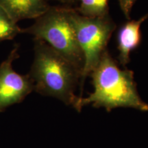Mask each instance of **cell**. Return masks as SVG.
Returning <instances> with one entry per match:
<instances>
[{
	"mask_svg": "<svg viewBox=\"0 0 148 148\" xmlns=\"http://www.w3.org/2000/svg\"><path fill=\"white\" fill-rule=\"evenodd\" d=\"M120 9L127 20L130 19V13L136 0H118Z\"/></svg>",
	"mask_w": 148,
	"mask_h": 148,
	"instance_id": "obj_10",
	"label": "cell"
},
{
	"mask_svg": "<svg viewBox=\"0 0 148 148\" xmlns=\"http://www.w3.org/2000/svg\"><path fill=\"white\" fill-rule=\"evenodd\" d=\"M75 10L81 15L90 18L103 17L109 14L108 0H78Z\"/></svg>",
	"mask_w": 148,
	"mask_h": 148,
	"instance_id": "obj_8",
	"label": "cell"
},
{
	"mask_svg": "<svg viewBox=\"0 0 148 148\" xmlns=\"http://www.w3.org/2000/svg\"><path fill=\"white\" fill-rule=\"evenodd\" d=\"M71 10L69 6H49L31 26L22 29L21 33L46 42L82 73L84 58L71 21Z\"/></svg>",
	"mask_w": 148,
	"mask_h": 148,
	"instance_id": "obj_3",
	"label": "cell"
},
{
	"mask_svg": "<svg viewBox=\"0 0 148 148\" xmlns=\"http://www.w3.org/2000/svg\"><path fill=\"white\" fill-rule=\"evenodd\" d=\"M50 6L46 0H0V7L13 21L36 19Z\"/></svg>",
	"mask_w": 148,
	"mask_h": 148,
	"instance_id": "obj_7",
	"label": "cell"
},
{
	"mask_svg": "<svg viewBox=\"0 0 148 148\" xmlns=\"http://www.w3.org/2000/svg\"><path fill=\"white\" fill-rule=\"evenodd\" d=\"M19 45L15 44L6 59L0 64V112L24 100L34 90V84L28 74L14 71L12 63L19 57Z\"/></svg>",
	"mask_w": 148,
	"mask_h": 148,
	"instance_id": "obj_5",
	"label": "cell"
},
{
	"mask_svg": "<svg viewBox=\"0 0 148 148\" xmlns=\"http://www.w3.org/2000/svg\"><path fill=\"white\" fill-rule=\"evenodd\" d=\"M28 75L34 91L57 98L73 107L78 96L75 90L82 73L46 42L34 39V60Z\"/></svg>",
	"mask_w": 148,
	"mask_h": 148,
	"instance_id": "obj_2",
	"label": "cell"
},
{
	"mask_svg": "<svg viewBox=\"0 0 148 148\" xmlns=\"http://www.w3.org/2000/svg\"><path fill=\"white\" fill-rule=\"evenodd\" d=\"M47 1V0H46ZM56 1H60V2L64 3V4L66 5V6H69L70 5L74 4L78 1V0H56Z\"/></svg>",
	"mask_w": 148,
	"mask_h": 148,
	"instance_id": "obj_11",
	"label": "cell"
},
{
	"mask_svg": "<svg viewBox=\"0 0 148 148\" xmlns=\"http://www.w3.org/2000/svg\"><path fill=\"white\" fill-rule=\"evenodd\" d=\"M21 30L17 23L0 7V42L12 40L18 34H21Z\"/></svg>",
	"mask_w": 148,
	"mask_h": 148,
	"instance_id": "obj_9",
	"label": "cell"
},
{
	"mask_svg": "<svg viewBox=\"0 0 148 148\" xmlns=\"http://www.w3.org/2000/svg\"><path fill=\"white\" fill-rule=\"evenodd\" d=\"M148 18V13L137 20H127L118 29L116 43L119 51L118 61L120 65L125 66L130 61V54L141 44L142 23Z\"/></svg>",
	"mask_w": 148,
	"mask_h": 148,
	"instance_id": "obj_6",
	"label": "cell"
},
{
	"mask_svg": "<svg viewBox=\"0 0 148 148\" xmlns=\"http://www.w3.org/2000/svg\"><path fill=\"white\" fill-rule=\"evenodd\" d=\"M71 21L84 58L80 95L78 96L82 97L85 79L90 75L107 49V45L116 25L110 15L97 18L86 17L72 8Z\"/></svg>",
	"mask_w": 148,
	"mask_h": 148,
	"instance_id": "obj_4",
	"label": "cell"
},
{
	"mask_svg": "<svg viewBox=\"0 0 148 148\" xmlns=\"http://www.w3.org/2000/svg\"><path fill=\"white\" fill-rule=\"evenodd\" d=\"M89 75L94 90L86 97H77L73 106L77 112L88 104L108 112L120 107L148 111V103L138 95L134 72L120 68L107 49Z\"/></svg>",
	"mask_w": 148,
	"mask_h": 148,
	"instance_id": "obj_1",
	"label": "cell"
}]
</instances>
